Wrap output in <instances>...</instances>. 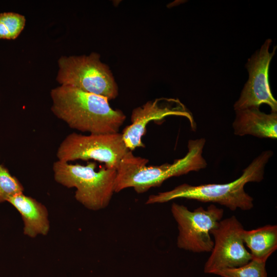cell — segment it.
<instances>
[{"label": "cell", "mask_w": 277, "mask_h": 277, "mask_svg": "<svg viewBox=\"0 0 277 277\" xmlns=\"http://www.w3.org/2000/svg\"><path fill=\"white\" fill-rule=\"evenodd\" d=\"M20 213L24 223V234L31 238L46 235L50 230L48 212L46 206L24 193L16 194L7 201Z\"/></svg>", "instance_id": "cell-12"}, {"label": "cell", "mask_w": 277, "mask_h": 277, "mask_svg": "<svg viewBox=\"0 0 277 277\" xmlns=\"http://www.w3.org/2000/svg\"><path fill=\"white\" fill-rule=\"evenodd\" d=\"M96 164H72L57 160L52 167L54 180L68 188H75L74 197L87 209L106 208L114 193L116 170L105 166L95 170Z\"/></svg>", "instance_id": "cell-4"}, {"label": "cell", "mask_w": 277, "mask_h": 277, "mask_svg": "<svg viewBox=\"0 0 277 277\" xmlns=\"http://www.w3.org/2000/svg\"><path fill=\"white\" fill-rule=\"evenodd\" d=\"M270 39L266 40L261 49L247 63L249 79L240 96L233 105L235 111L249 108H259L262 104L268 105L271 112H277V102L273 96L268 82L270 61L275 54L276 47L269 52Z\"/></svg>", "instance_id": "cell-10"}, {"label": "cell", "mask_w": 277, "mask_h": 277, "mask_svg": "<svg viewBox=\"0 0 277 277\" xmlns=\"http://www.w3.org/2000/svg\"><path fill=\"white\" fill-rule=\"evenodd\" d=\"M273 155L271 150L262 152L243 170L241 175L225 184H208L194 186L181 184L171 190L150 195L146 204L164 203L177 199L194 200L217 203L234 211L249 210L253 207V199L244 189L249 182H260L264 179L265 168Z\"/></svg>", "instance_id": "cell-2"}, {"label": "cell", "mask_w": 277, "mask_h": 277, "mask_svg": "<svg viewBox=\"0 0 277 277\" xmlns=\"http://www.w3.org/2000/svg\"><path fill=\"white\" fill-rule=\"evenodd\" d=\"M24 188L19 181L0 163V204L7 202L12 196L24 193Z\"/></svg>", "instance_id": "cell-16"}, {"label": "cell", "mask_w": 277, "mask_h": 277, "mask_svg": "<svg viewBox=\"0 0 277 277\" xmlns=\"http://www.w3.org/2000/svg\"><path fill=\"white\" fill-rule=\"evenodd\" d=\"M26 19L24 15L12 12L0 13V39H15L23 30Z\"/></svg>", "instance_id": "cell-14"}, {"label": "cell", "mask_w": 277, "mask_h": 277, "mask_svg": "<svg viewBox=\"0 0 277 277\" xmlns=\"http://www.w3.org/2000/svg\"><path fill=\"white\" fill-rule=\"evenodd\" d=\"M171 211L177 224V247L193 252H211L214 242L210 231L222 220L223 209L210 204L206 209L200 206L190 211L184 205L173 203Z\"/></svg>", "instance_id": "cell-7"}, {"label": "cell", "mask_w": 277, "mask_h": 277, "mask_svg": "<svg viewBox=\"0 0 277 277\" xmlns=\"http://www.w3.org/2000/svg\"><path fill=\"white\" fill-rule=\"evenodd\" d=\"M100 55L61 56L57 61L56 77L60 85L70 86L106 97L109 101L118 95V88L109 66Z\"/></svg>", "instance_id": "cell-5"}, {"label": "cell", "mask_w": 277, "mask_h": 277, "mask_svg": "<svg viewBox=\"0 0 277 277\" xmlns=\"http://www.w3.org/2000/svg\"><path fill=\"white\" fill-rule=\"evenodd\" d=\"M51 110L69 127L89 134L117 133L126 116L104 96L60 85L51 90Z\"/></svg>", "instance_id": "cell-1"}, {"label": "cell", "mask_w": 277, "mask_h": 277, "mask_svg": "<svg viewBox=\"0 0 277 277\" xmlns=\"http://www.w3.org/2000/svg\"><path fill=\"white\" fill-rule=\"evenodd\" d=\"M232 124L234 134L238 136L251 135L263 138L277 137V113L266 114L259 108H249L235 111Z\"/></svg>", "instance_id": "cell-11"}, {"label": "cell", "mask_w": 277, "mask_h": 277, "mask_svg": "<svg viewBox=\"0 0 277 277\" xmlns=\"http://www.w3.org/2000/svg\"><path fill=\"white\" fill-rule=\"evenodd\" d=\"M129 151L119 132L89 135L72 132L60 144L56 157L57 160L68 163L93 160L104 163L107 168L117 170Z\"/></svg>", "instance_id": "cell-6"}, {"label": "cell", "mask_w": 277, "mask_h": 277, "mask_svg": "<svg viewBox=\"0 0 277 277\" xmlns=\"http://www.w3.org/2000/svg\"><path fill=\"white\" fill-rule=\"evenodd\" d=\"M266 261L252 259L241 267L225 269L214 274L222 277H267Z\"/></svg>", "instance_id": "cell-15"}, {"label": "cell", "mask_w": 277, "mask_h": 277, "mask_svg": "<svg viewBox=\"0 0 277 277\" xmlns=\"http://www.w3.org/2000/svg\"><path fill=\"white\" fill-rule=\"evenodd\" d=\"M244 230L242 224L233 215L221 220L210 230L214 241L211 253L204 266L205 273L214 274L225 269L241 267L252 259L242 239Z\"/></svg>", "instance_id": "cell-8"}, {"label": "cell", "mask_w": 277, "mask_h": 277, "mask_svg": "<svg viewBox=\"0 0 277 277\" xmlns=\"http://www.w3.org/2000/svg\"><path fill=\"white\" fill-rule=\"evenodd\" d=\"M205 143L204 138L190 140L188 152L183 157L175 160L172 164L159 166H147L148 159L136 156L129 151L116 170L114 192L131 187L136 193H143L152 187L160 186L171 177L205 168L207 164L203 156Z\"/></svg>", "instance_id": "cell-3"}, {"label": "cell", "mask_w": 277, "mask_h": 277, "mask_svg": "<svg viewBox=\"0 0 277 277\" xmlns=\"http://www.w3.org/2000/svg\"><path fill=\"white\" fill-rule=\"evenodd\" d=\"M176 115L187 118L192 130L196 124L191 113L178 99L159 98L149 101L134 109L131 115V124L126 126L122 133L127 148L131 151L145 147L142 137L146 133V127L151 121L162 122L168 116Z\"/></svg>", "instance_id": "cell-9"}, {"label": "cell", "mask_w": 277, "mask_h": 277, "mask_svg": "<svg viewBox=\"0 0 277 277\" xmlns=\"http://www.w3.org/2000/svg\"><path fill=\"white\" fill-rule=\"evenodd\" d=\"M242 239L252 259L267 261L277 249V226L266 225L250 230H244Z\"/></svg>", "instance_id": "cell-13"}]
</instances>
